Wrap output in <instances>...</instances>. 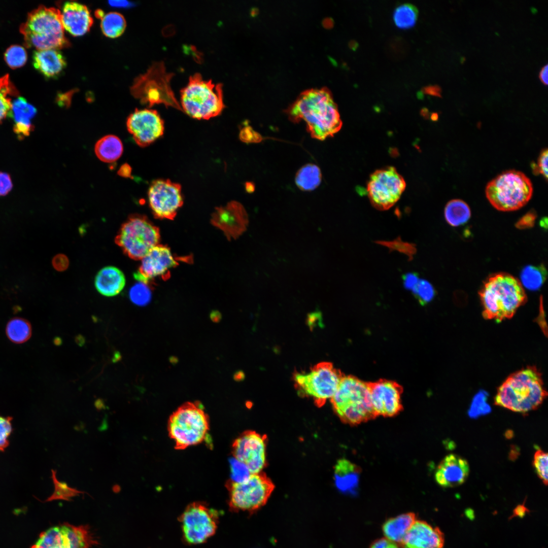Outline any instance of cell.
<instances>
[{"mask_svg": "<svg viewBox=\"0 0 548 548\" xmlns=\"http://www.w3.org/2000/svg\"><path fill=\"white\" fill-rule=\"evenodd\" d=\"M444 218L451 226L457 227L467 222L471 217L468 205L459 199H452L446 204L444 210Z\"/></svg>", "mask_w": 548, "mask_h": 548, "instance_id": "obj_31", "label": "cell"}, {"mask_svg": "<svg viewBox=\"0 0 548 548\" xmlns=\"http://www.w3.org/2000/svg\"><path fill=\"white\" fill-rule=\"evenodd\" d=\"M100 20L101 31L108 38L120 37L126 28V20L123 16L118 12H111L105 14Z\"/></svg>", "mask_w": 548, "mask_h": 548, "instance_id": "obj_33", "label": "cell"}, {"mask_svg": "<svg viewBox=\"0 0 548 548\" xmlns=\"http://www.w3.org/2000/svg\"><path fill=\"white\" fill-rule=\"evenodd\" d=\"M231 481L235 482H243L251 474L246 466L235 459L231 462Z\"/></svg>", "mask_w": 548, "mask_h": 548, "instance_id": "obj_46", "label": "cell"}, {"mask_svg": "<svg viewBox=\"0 0 548 548\" xmlns=\"http://www.w3.org/2000/svg\"><path fill=\"white\" fill-rule=\"evenodd\" d=\"M266 437L254 431L242 433L232 444L234 459L245 464L251 474L261 472L266 461Z\"/></svg>", "mask_w": 548, "mask_h": 548, "instance_id": "obj_17", "label": "cell"}, {"mask_svg": "<svg viewBox=\"0 0 548 548\" xmlns=\"http://www.w3.org/2000/svg\"><path fill=\"white\" fill-rule=\"evenodd\" d=\"M228 504L232 511L253 513L264 506L271 495L275 486L264 473L251 474L245 481L228 482Z\"/></svg>", "mask_w": 548, "mask_h": 548, "instance_id": "obj_10", "label": "cell"}, {"mask_svg": "<svg viewBox=\"0 0 548 548\" xmlns=\"http://www.w3.org/2000/svg\"><path fill=\"white\" fill-rule=\"evenodd\" d=\"M465 60V57H463L461 58V63H463Z\"/></svg>", "mask_w": 548, "mask_h": 548, "instance_id": "obj_64", "label": "cell"}, {"mask_svg": "<svg viewBox=\"0 0 548 548\" xmlns=\"http://www.w3.org/2000/svg\"><path fill=\"white\" fill-rule=\"evenodd\" d=\"M485 193L490 203L496 209L508 212L517 210L531 199L533 186L522 172L505 171L487 184Z\"/></svg>", "mask_w": 548, "mask_h": 548, "instance_id": "obj_7", "label": "cell"}, {"mask_svg": "<svg viewBox=\"0 0 548 548\" xmlns=\"http://www.w3.org/2000/svg\"><path fill=\"white\" fill-rule=\"evenodd\" d=\"M540 81L545 86L548 84V64L543 66L539 74Z\"/></svg>", "mask_w": 548, "mask_h": 548, "instance_id": "obj_56", "label": "cell"}, {"mask_svg": "<svg viewBox=\"0 0 548 548\" xmlns=\"http://www.w3.org/2000/svg\"><path fill=\"white\" fill-rule=\"evenodd\" d=\"M478 293L483 307V317L497 322L511 318L527 300L521 282L506 272L490 276Z\"/></svg>", "mask_w": 548, "mask_h": 548, "instance_id": "obj_3", "label": "cell"}, {"mask_svg": "<svg viewBox=\"0 0 548 548\" xmlns=\"http://www.w3.org/2000/svg\"><path fill=\"white\" fill-rule=\"evenodd\" d=\"M148 197L153 214L160 219H173L183 203L181 186L169 180L154 181L149 188Z\"/></svg>", "mask_w": 548, "mask_h": 548, "instance_id": "obj_16", "label": "cell"}, {"mask_svg": "<svg viewBox=\"0 0 548 548\" xmlns=\"http://www.w3.org/2000/svg\"><path fill=\"white\" fill-rule=\"evenodd\" d=\"M52 479L54 485L53 494L46 500L47 501L54 500L62 499L70 500L72 497L76 496L83 492L69 487L66 483L60 482L56 477V471L52 470Z\"/></svg>", "mask_w": 548, "mask_h": 548, "instance_id": "obj_38", "label": "cell"}, {"mask_svg": "<svg viewBox=\"0 0 548 548\" xmlns=\"http://www.w3.org/2000/svg\"><path fill=\"white\" fill-rule=\"evenodd\" d=\"M527 510L528 509L524 507V505H519L514 510V515L519 516H523Z\"/></svg>", "mask_w": 548, "mask_h": 548, "instance_id": "obj_59", "label": "cell"}, {"mask_svg": "<svg viewBox=\"0 0 548 548\" xmlns=\"http://www.w3.org/2000/svg\"><path fill=\"white\" fill-rule=\"evenodd\" d=\"M418 14V9L414 5L406 3L396 8L393 13V19L398 27L408 28L415 25Z\"/></svg>", "mask_w": 548, "mask_h": 548, "instance_id": "obj_37", "label": "cell"}, {"mask_svg": "<svg viewBox=\"0 0 548 548\" xmlns=\"http://www.w3.org/2000/svg\"><path fill=\"white\" fill-rule=\"evenodd\" d=\"M95 14L97 18L100 19L104 16L105 13L102 10L98 9L95 11Z\"/></svg>", "mask_w": 548, "mask_h": 548, "instance_id": "obj_61", "label": "cell"}, {"mask_svg": "<svg viewBox=\"0 0 548 548\" xmlns=\"http://www.w3.org/2000/svg\"><path fill=\"white\" fill-rule=\"evenodd\" d=\"M422 93L441 97V88L437 85L426 86L422 89Z\"/></svg>", "mask_w": 548, "mask_h": 548, "instance_id": "obj_54", "label": "cell"}, {"mask_svg": "<svg viewBox=\"0 0 548 548\" xmlns=\"http://www.w3.org/2000/svg\"><path fill=\"white\" fill-rule=\"evenodd\" d=\"M444 537L438 527L416 520L400 545L402 548H443Z\"/></svg>", "mask_w": 548, "mask_h": 548, "instance_id": "obj_21", "label": "cell"}, {"mask_svg": "<svg viewBox=\"0 0 548 548\" xmlns=\"http://www.w3.org/2000/svg\"><path fill=\"white\" fill-rule=\"evenodd\" d=\"M95 543L86 526L64 523L42 532L31 548H92Z\"/></svg>", "mask_w": 548, "mask_h": 548, "instance_id": "obj_15", "label": "cell"}, {"mask_svg": "<svg viewBox=\"0 0 548 548\" xmlns=\"http://www.w3.org/2000/svg\"><path fill=\"white\" fill-rule=\"evenodd\" d=\"M52 264L55 269L61 271L67 268L68 265V259L63 255L59 254L55 256L52 260Z\"/></svg>", "mask_w": 548, "mask_h": 548, "instance_id": "obj_53", "label": "cell"}, {"mask_svg": "<svg viewBox=\"0 0 548 548\" xmlns=\"http://www.w3.org/2000/svg\"><path fill=\"white\" fill-rule=\"evenodd\" d=\"M535 211L531 210L525 214L516 223V227L520 229H526L534 226L536 218Z\"/></svg>", "mask_w": 548, "mask_h": 548, "instance_id": "obj_47", "label": "cell"}, {"mask_svg": "<svg viewBox=\"0 0 548 548\" xmlns=\"http://www.w3.org/2000/svg\"><path fill=\"white\" fill-rule=\"evenodd\" d=\"M342 377L332 363L322 362L308 373H296L293 379L298 393L312 398L317 406H321L333 397Z\"/></svg>", "mask_w": 548, "mask_h": 548, "instance_id": "obj_11", "label": "cell"}, {"mask_svg": "<svg viewBox=\"0 0 548 548\" xmlns=\"http://www.w3.org/2000/svg\"><path fill=\"white\" fill-rule=\"evenodd\" d=\"M214 220L215 223H227L228 230L233 236L241 234L246 229L248 222L244 208L236 201H231L218 208L214 214Z\"/></svg>", "mask_w": 548, "mask_h": 548, "instance_id": "obj_25", "label": "cell"}, {"mask_svg": "<svg viewBox=\"0 0 548 548\" xmlns=\"http://www.w3.org/2000/svg\"><path fill=\"white\" fill-rule=\"evenodd\" d=\"M484 396L483 394H480L477 395V397H475L473 401V403L472 405L470 412L469 415L470 416L475 417L476 415L481 414L480 409H483L484 412L486 413L488 412L489 410L488 409L487 405L486 404L484 401Z\"/></svg>", "mask_w": 548, "mask_h": 548, "instance_id": "obj_49", "label": "cell"}, {"mask_svg": "<svg viewBox=\"0 0 548 548\" xmlns=\"http://www.w3.org/2000/svg\"><path fill=\"white\" fill-rule=\"evenodd\" d=\"M71 93L60 94V96L58 97V103L61 106H68L71 102Z\"/></svg>", "mask_w": 548, "mask_h": 548, "instance_id": "obj_57", "label": "cell"}, {"mask_svg": "<svg viewBox=\"0 0 548 548\" xmlns=\"http://www.w3.org/2000/svg\"><path fill=\"white\" fill-rule=\"evenodd\" d=\"M322 175L319 167L314 164L309 163L301 167L297 172L295 183L297 186L303 191H312L321 183Z\"/></svg>", "mask_w": 548, "mask_h": 548, "instance_id": "obj_32", "label": "cell"}, {"mask_svg": "<svg viewBox=\"0 0 548 548\" xmlns=\"http://www.w3.org/2000/svg\"><path fill=\"white\" fill-rule=\"evenodd\" d=\"M547 396L542 374L535 366H528L509 375L497 389L495 405L526 414L536 409Z\"/></svg>", "mask_w": 548, "mask_h": 548, "instance_id": "obj_2", "label": "cell"}, {"mask_svg": "<svg viewBox=\"0 0 548 548\" xmlns=\"http://www.w3.org/2000/svg\"><path fill=\"white\" fill-rule=\"evenodd\" d=\"M18 95L19 92L9 75L0 77V124L9 116L12 108L11 97Z\"/></svg>", "mask_w": 548, "mask_h": 548, "instance_id": "obj_34", "label": "cell"}, {"mask_svg": "<svg viewBox=\"0 0 548 548\" xmlns=\"http://www.w3.org/2000/svg\"><path fill=\"white\" fill-rule=\"evenodd\" d=\"M247 190L248 192H252L254 190V186L252 183H248L246 185Z\"/></svg>", "mask_w": 548, "mask_h": 548, "instance_id": "obj_63", "label": "cell"}, {"mask_svg": "<svg viewBox=\"0 0 548 548\" xmlns=\"http://www.w3.org/2000/svg\"><path fill=\"white\" fill-rule=\"evenodd\" d=\"M377 243L388 247L391 251L397 250L407 255L409 259L412 258L416 252L414 244L403 242L399 238L390 242L378 241Z\"/></svg>", "mask_w": 548, "mask_h": 548, "instance_id": "obj_43", "label": "cell"}, {"mask_svg": "<svg viewBox=\"0 0 548 548\" xmlns=\"http://www.w3.org/2000/svg\"><path fill=\"white\" fill-rule=\"evenodd\" d=\"M123 147L121 140L116 135L109 134L100 138L95 144L94 152L101 161L110 163L121 156Z\"/></svg>", "mask_w": 548, "mask_h": 548, "instance_id": "obj_30", "label": "cell"}, {"mask_svg": "<svg viewBox=\"0 0 548 548\" xmlns=\"http://www.w3.org/2000/svg\"><path fill=\"white\" fill-rule=\"evenodd\" d=\"M182 110L190 117L209 119L223 110L222 86L203 79L196 73L189 78L187 85L181 90Z\"/></svg>", "mask_w": 548, "mask_h": 548, "instance_id": "obj_6", "label": "cell"}, {"mask_svg": "<svg viewBox=\"0 0 548 548\" xmlns=\"http://www.w3.org/2000/svg\"><path fill=\"white\" fill-rule=\"evenodd\" d=\"M243 377H244L243 373L241 372V371H238L237 372H236L235 374L234 375V379L236 381H240L243 378Z\"/></svg>", "mask_w": 548, "mask_h": 548, "instance_id": "obj_62", "label": "cell"}, {"mask_svg": "<svg viewBox=\"0 0 548 548\" xmlns=\"http://www.w3.org/2000/svg\"><path fill=\"white\" fill-rule=\"evenodd\" d=\"M173 74L166 71L162 62L154 63L144 75L137 78L131 91L133 95L149 106L163 104L182 110L171 88Z\"/></svg>", "mask_w": 548, "mask_h": 548, "instance_id": "obj_12", "label": "cell"}, {"mask_svg": "<svg viewBox=\"0 0 548 548\" xmlns=\"http://www.w3.org/2000/svg\"><path fill=\"white\" fill-rule=\"evenodd\" d=\"M369 548H399L397 543L386 538L378 539L373 541Z\"/></svg>", "mask_w": 548, "mask_h": 548, "instance_id": "obj_52", "label": "cell"}, {"mask_svg": "<svg viewBox=\"0 0 548 548\" xmlns=\"http://www.w3.org/2000/svg\"><path fill=\"white\" fill-rule=\"evenodd\" d=\"M25 45L37 50L68 47L70 42L64 33L60 11L40 6L28 14L20 26Z\"/></svg>", "mask_w": 548, "mask_h": 548, "instance_id": "obj_4", "label": "cell"}, {"mask_svg": "<svg viewBox=\"0 0 548 548\" xmlns=\"http://www.w3.org/2000/svg\"><path fill=\"white\" fill-rule=\"evenodd\" d=\"M286 112L293 122L304 121L311 136L317 140L333 136L342 126L337 106L325 87L303 91Z\"/></svg>", "mask_w": 548, "mask_h": 548, "instance_id": "obj_1", "label": "cell"}, {"mask_svg": "<svg viewBox=\"0 0 548 548\" xmlns=\"http://www.w3.org/2000/svg\"><path fill=\"white\" fill-rule=\"evenodd\" d=\"M416 520L414 512H407L387 520L382 525L385 538L399 545Z\"/></svg>", "mask_w": 548, "mask_h": 548, "instance_id": "obj_29", "label": "cell"}, {"mask_svg": "<svg viewBox=\"0 0 548 548\" xmlns=\"http://www.w3.org/2000/svg\"><path fill=\"white\" fill-rule=\"evenodd\" d=\"M547 149L542 150L538 158L537 163L532 162L531 168L533 173L537 175H541L547 180L548 176L547 168Z\"/></svg>", "mask_w": 548, "mask_h": 548, "instance_id": "obj_45", "label": "cell"}, {"mask_svg": "<svg viewBox=\"0 0 548 548\" xmlns=\"http://www.w3.org/2000/svg\"><path fill=\"white\" fill-rule=\"evenodd\" d=\"M209 427V417L199 402L184 403L170 415L167 424L168 434L176 450L201 443Z\"/></svg>", "mask_w": 548, "mask_h": 548, "instance_id": "obj_8", "label": "cell"}, {"mask_svg": "<svg viewBox=\"0 0 548 548\" xmlns=\"http://www.w3.org/2000/svg\"><path fill=\"white\" fill-rule=\"evenodd\" d=\"M131 173V168L129 165L127 163L123 164L118 171V174L124 178H130Z\"/></svg>", "mask_w": 548, "mask_h": 548, "instance_id": "obj_55", "label": "cell"}, {"mask_svg": "<svg viewBox=\"0 0 548 548\" xmlns=\"http://www.w3.org/2000/svg\"><path fill=\"white\" fill-rule=\"evenodd\" d=\"M12 187L13 183L10 176L8 173L0 172V196L8 194Z\"/></svg>", "mask_w": 548, "mask_h": 548, "instance_id": "obj_50", "label": "cell"}, {"mask_svg": "<svg viewBox=\"0 0 548 548\" xmlns=\"http://www.w3.org/2000/svg\"><path fill=\"white\" fill-rule=\"evenodd\" d=\"M126 126L135 142L146 147L162 135L164 122L154 110L136 109L127 118Z\"/></svg>", "mask_w": 548, "mask_h": 548, "instance_id": "obj_18", "label": "cell"}, {"mask_svg": "<svg viewBox=\"0 0 548 548\" xmlns=\"http://www.w3.org/2000/svg\"><path fill=\"white\" fill-rule=\"evenodd\" d=\"M219 519L218 511L206 503L189 504L179 518L184 541L188 544L204 542L215 533Z\"/></svg>", "mask_w": 548, "mask_h": 548, "instance_id": "obj_13", "label": "cell"}, {"mask_svg": "<svg viewBox=\"0 0 548 548\" xmlns=\"http://www.w3.org/2000/svg\"><path fill=\"white\" fill-rule=\"evenodd\" d=\"M4 59L11 68H18L26 63L27 59V52L23 47L19 45H13L6 50Z\"/></svg>", "mask_w": 548, "mask_h": 548, "instance_id": "obj_40", "label": "cell"}, {"mask_svg": "<svg viewBox=\"0 0 548 548\" xmlns=\"http://www.w3.org/2000/svg\"><path fill=\"white\" fill-rule=\"evenodd\" d=\"M60 13L64 29L74 37L85 35L93 24V18L88 8L78 2H65Z\"/></svg>", "mask_w": 548, "mask_h": 548, "instance_id": "obj_23", "label": "cell"}, {"mask_svg": "<svg viewBox=\"0 0 548 548\" xmlns=\"http://www.w3.org/2000/svg\"><path fill=\"white\" fill-rule=\"evenodd\" d=\"M402 279L404 287L412 291L416 287L420 280L418 274L416 272L406 273L402 276Z\"/></svg>", "mask_w": 548, "mask_h": 548, "instance_id": "obj_51", "label": "cell"}, {"mask_svg": "<svg viewBox=\"0 0 548 548\" xmlns=\"http://www.w3.org/2000/svg\"><path fill=\"white\" fill-rule=\"evenodd\" d=\"M361 469L350 461L338 460L334 466V478L336 488L341 492L354 494L358 487Z\"/></svg>", "mask_w": 548, "mask_h": 548, "instance_id": "obj_28", "label": "cell"}, {"mask_svg": "<svg viewBox=\"0 0 548 548\" xmlns=\"http://www.w3.org/2000/svg\"><path fill=\"white\" fill-rule=\"evenodd\" d=\"M32 60L35 68L47 78L56 77L66 66L63 56L56 49L36 50Z\"/></svg>", "mask_w": 548, "mask_h": 548, "instance_id": "obj_27", "label": "cell"}, {"mask_svg": "<svg viewBox=\"0 0 548 548\" xmlns=\"http://www.w3.org/2000/svg\"><path fill=\"white\" fill-rule=\"evenodd\" d=\"M412 292L419 302L424 305L430 302L435 296V291L432 285L428 281L420 279Z\"/></svg>", "mask_w": 548, "mask_h": 548, "instance_id": "obj_41", "label": "cell"}, {"mask_svg": "<svg viewBox=\"0 0 548 548\" xmlns=\"http://www.w3.org/2000/svg\"><path fill=\"white\" fill-rule=\"evenodd\" d=\"M129 296L131 302L137 305L144 306L148 304L152 296L149 284L138 281L130 288Z\"/></svg>", "mask_w": 548, "mask_h": 548, "instance_id": "obj_39", "label": "cell"}, {"mask_svg": "<svg viewBox=\"0 0 548 548\" xmlns=\"http://www.w3.org/2000/svg\"><path fill=\"white\" fill-rule=\"evenodd\" d=\"M125 278L123 272L113 266L101 268L96 275L94 285L101 295L111 297L119 294L125 285Z\"/></svg>", "mask_w": 548, "mask_h": 548, "instance_id": "obj_26", "label": "cell"}, {"mask_svg": "<svg viewBox=\"0 0 548 548\" xmlns=\"http://www.w3.org/2000/svg\"><path fill=\"white\" fill-rule=\"evenodd\" d=\"M405 187L404 179L396 168L388 166L376 170L371 175L366 191L372 206L385 211L396 203Z\"/></svg>", "mask_w": 548, "mask_h": 548, "instance_id": "obj_14", "label": "cell"}, {"mask_svg": "<svg viewBox=\"0 0 548 548\" xmlns=\"http://www.w3.org/2000/svg\"><path fill=\"white\" fill-rule=\"evenodd\" d=\"M36 113V108L23 97H17L12 102L8 117L13 120V130L20 140L28 136L33 130L31 120Z\"/></svg>", "mask_w": 548, "mask_h": 548, "instance_id": "obj_24", "label": "cell"}, {"mask_svg": "<svg viewBox=\"0 0 548 548\" xmlns=\"http://www.w3.org/2000/svg\"><path fill=\"white\" fill-rule=\"evenodd\" d=\"M12 418L0 416V452L4 451L9 445L8 437L12 430Z\"/></svg>", "mask_w": 548, "mask_h": 548, "instance_id": "obj_44", "label": "cell"}, {"mask_svg": "<svg viewBox=\"0 0 548 548\" xmlns=\"http://www.w3.org/2000/svg\"><path fill=\"white\" fill-rule=\"evenodd\" d=\"M369 392L371 404L376 415L393 417L402 409L401 389L396 383L381 380L370 384Z\"/></svg>", "mask_w": 548, "mask_h": 548, "instance_id": "obj_20", "label": "cell"}, {"mask_svg": "<svg viewBox=\"0 0 548 548\" xmlns=\"http://www.w3.org/2000/svg\"><path fill=\"white\" fill-rule=\"evenodd\" d=\"M109 4L113 7L126 8L131 4L126 1H109Z\"/></svg>", "mask_w": 548, "mask_h": 548, "instance_id": "obj_58", "label": "cell"}, {"mask_svg": "<svg viewBox=\"0 0 548 548\" xmlns=\"http://www.w3.org/2000/svg\"><path fill=\"white\" fill-rule=\"evenodd\" d=\"M521 283L530 290H537L544 283L546 277V270L543 265H527L521 271Z\"/></svg>", "mask_w": 548, "mask_h": 548, "instance_id": "obj_35", "label": "cell"}, {"mask_svg": "<svg viewBox=\"0 0 548 548\" xmlns=\"http://www.w3.org/2000/svg\"><path fill=\"white\" fill-rule=\"evenodd\" d=\"M469 471V464L466 459L455 454H450L437 466L435 479L442 487H454L465 482Z\"/></svg>", "mask_w": 548, "mask_h": 548, "instance_id": "obj_22", "label": "cell"}, {"mask_svg": "<svg viewBox=\"0 0 548 548\" xmlns=\"http://www.w3.org/2000/svg\"><path fill=\"white\" fill-rule=\"evenodd\" d=\"M239 137L243 141L247 143L259 142L262 140L261 135L248 126L241 130Z\"/></svg>", "mask_w": 548, "mask_h": 548, "instance_id": "obj_48", "label": "cell"}, {"mask_svg": "<svg viewBox=\"0 0 548 548\" xmlns=\"http://www.w3.org/2000/svg\"><path fill=\"white\" fill-rule=\"evenodd\" d=\"M330 400L339 418L350 425H357L376 417L371 402L369 384L356 378L342 376Z\"/></svg>", "mask_w": 548, "mask_h": 548, "instance_id": "obj_5", "label": "cell"}, {"mask_svg": "<svg viewBox=\"0 0 548 548\" xmlns=\"http://www.w3.org/2000/svg\"><path fill=\"white\" fill-rule=\"evenodd\" d=\"M8 338L13 342L20 344L28 339L31 333L29 323L22 318H14L10 320L6 327Z\"/></svg>", "mask_w": 548, "mask_h": 548, "instance_id": "obj_36", "label": "cell"}, {"mask_svg": "<svg viewBox=\"0 0 548 548\" xmlns=\"http://www.w3.org/2000/svg\"><path fill=\"white\" fill-rule=\"evenodd\" d=\"M533 465L539 478L545 485H547L548 479V455L540 449L535 453Z\"/></svg>", "mask_w": 548, "mask_h": 548, "instance_id": "obj_42", "label": "cell"}, {"mask_svg": "<svg viewBox=\"0 0 548 548\" xmlns=\"http://www.w3.org/2000/svg\"><path fill=\"white\" fill-rule=\"evenodd\" d=\"M158 228L145 216H130L122 225L115 238L116 243L129 257L141 259L158 245Z\"/></svg>", "mask_w": 548, "mask_h": 548, "instance_id": "obj_9", "label": "cell"}, {"mask_svg": "<svg viewBox=\"0 0 548 548\" xmlns=\"http://www.w3.org/2000/svg\"><path fill=\"white\" fill-rule=\"evenodd\" d=\"M221 316L219 312H214L211 314V319L215 322H218L220 321Z\"/></svg>", "mask_w": 548, "mask_h": 548, "instance_id": "obj_60", "label": "cell"}, {"mask_svg": "<svg viewBox=\"0 0 548 548\" xmlns=\"http://www.w3.org/2000/svg\"><path fill=\"white\" fill-rule=\"evenodd\" d=\"M178 265L170 249L158 245L141 259L138 271L134 273L138 281L149 283L157 277H167L170 270Z\"/></svg>", "mask_w": 548, "mask_h": 548, "instance_id": "obj_19", "label": "cell"}]
</instances>
